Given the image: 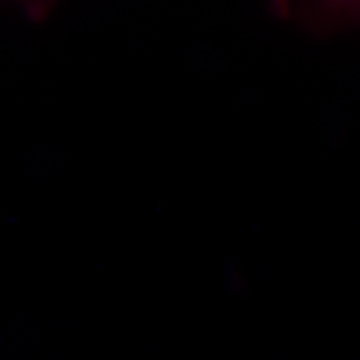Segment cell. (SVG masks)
Listing matches in <instances>:
<instances>
[{
  "instance_id": "obj_1",
  "label": "cell",
  "mask_w": 360,
  "mask_h": 360,
  "mask_svg": "<svg viewBox=\"0 0 360 360\" xmlns=\"http://www.w3.org/2000/svg\"><path fill=\"white\" fill-rule=\"evenodd\" d=\"M315 6L327 19L360 24V0H315Z\"/></svg>"
}]
</instances>
